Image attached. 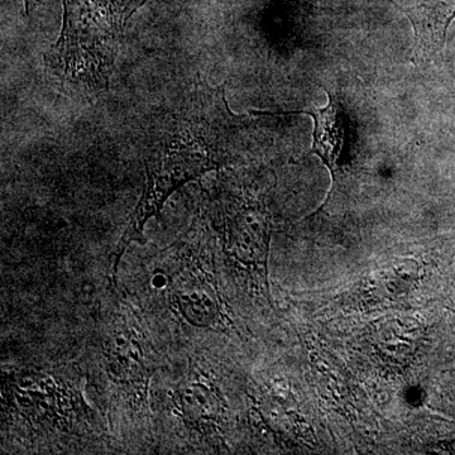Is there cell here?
Returning <instances> with one entry per match:
<instances>
[{
	"label": "cell",
	"instance_id": "cell-8",
	"mask_svg": "<svg viewBox=\"0 0 455 455\" xmlns=\"http://www.w3.org/2000/svg\"><path fill=\"white\" fill-rule=\"evenodd\" d=\"M44 0H25L26 13L29 14L33 9L37 8Z\"/></svg>",
	"mask_w": 455,
	"mask_h": 455
},
{
	"label": "cell",
	"instance_id": "cell-4",
	"mask_svg": "<svg viewBox=\"0 0 455 455\" xmlns=\"http://www.w3.org/2000/svg\"><path fill=\"white\" fill-rule=\"evenodd\" d=\"M181 259L171 265L167 274L152 277L156 287H164L167 307L191 328H217L221 323V301L214 278L199 259L194 248L184 247Z\"/></svg>",
	"mask_w": 455,
	"mask_h": 455
},
{
	"label": "cell",
	"instance_id": "cell-1",
	"mask_svg": "<svg viewBox=\"0 0 455 455\" xmlns=\"http://www.w3.org/2000/svg\"><path fill=\"white\" fill-rule=\"evenodd\" d=\"M247 124V119L230 112L223 88L212 89L200 77L191 92L154 116L142 143L145 188L116 245L112 283L127 248L143 242L147 221L160 220L164 203L180 188L230 163L243 147Z\"/></svg>",
	"mask_w": 455,
	"mask_h": 455
},
{
	"label": "cell",
	"instance_id": "cell-7",
	"mask_svg": "<svg viewBox=\"0 0 455 455\" xmlns=\"http://www.w3.org/2000/svg\"><path fill=\"white\" fill-rule=\"evenodd\" d=\"M302 113L309 114L315 123L313 152L334 172L344 142V125L339 104L329 94L328 106Z\"/></svg>",
	"mask_w": 455,
	"mask_h": 455
},
{
	"label": "cell",
	"instance_id": "cell-2",
	"mask_svg": "<svg viewBox=\"0 0 455 455\" xmlns=\"http://www.w3.org/2000/svg\"><path fill=\"white\" fill-rule=\"evenodd\" d=\"M2 379L3 420L33 435L68 434L85 412L79 392L56 374L23 368Z\"/></svg>",
	"mask_w": 455,
	"mask_h": 455
},
{
	"label": "cell",
	"instance_id": "cell-5",
	"mask_svg": "<svg viewBox=\"0 0 455 455\" xmlns=\"http://www.w3.org/2000/svg\"><path fill=\"white\" fill-rule=\"evenodd\" d=\"M403 12L412 28V64L427 66L444 50L449 26L455 18V0H391Z\"/></svg>",
	"mask_w": 455,
	"mask_h": 455
},
{
	"label": "cell",
	"instance_id": "cell-6",
	"mask_svg": "<svg viewBox=\"0 0 455 455\" xmlns=\"http://www.w3.org/2000/svg\"><path fill=\"white\" fill-rule=\"evenodd\" d=\"M176 416L190 435L211 439L223 418V398L211 379L194 371L179 383L172 397Z\"/></svg>",
	"mask_w": 455,
	"mask_h": 455
},
{
	"label": "cell",
	"instance_id": "cell-3",
	"mask_svg": "<svg viewBox=\"0 0 455 455\" xmlns=\"http://www.w3.org/2000/svg\"><path fill=\"white\" fill-rule=\"evenodd\" d=\"M100 355L109 382L132 407L145 409L156 363L142 329L125 315L113 320L103 334Z\"/></svg>",
	"mask_w": 455,
	"mask_h": 455
}]
</instances>
